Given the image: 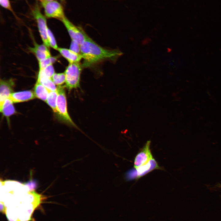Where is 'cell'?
Returning <instances> with one entry per match:
<instances>
[{"instance_id": "obj_1", "label": "cell", "mask_w": 221, "mask_h": 221, "mask_svg": "<svg viewBox=\"0 0 221 221\" xmlns=\"http://www.w3.org/2000/svg\"><path fill=\"white\" fill-rule=\"evenodd\" d=\"M83 68L91 67L105 60H114L123 54L118 49H109L97 44L89 37L80 45Z\"/></svg>"}, {"instance_id": "obj_2", "label": "cell", "mask_w": 221, "mask_h": 221, "mask_svg": "<svg viewBox=\"0 0 221 221\" xmlns=\"http://www.w3.org/2000/svg\"><path fill=\"white\" fill-rule=\"evenodd\" d=\"M57 87V97L56 107L57 114L59 118L64 123L79 129L73 121L68 111L65 86H58Z\"/></svg>"}, {"instance_id": "obj_3", "label": "cell", "mask_w": 221, "mask_h": 221, "mask_svg": "<svg viewBox=\"0 0 221 221\" xmlns=\"http://www.w3.org/2000/svg\"><path fill=\"white\" fill-rule=\"evenodd\" d=\"M83 67L79 62L69 64L64 73L66 87L69 91L80 87V75Z\"/></svg>"}, {"instance_id": "obj_4", "label": "cell", "mask_w": 221, "mask_h": 221, "mask_svg": "<svg viewBox=\"0 0 221 221\" xmlns=\"http://www.w3.org/2000/svg\"><path fill=\"white\" fill-rule=\"evenodd\" d=\"M32 15L37 22L38 30L43 43L49 48L50 46L47 36L48 28L47 26L46 17L41 13L37 4L32 9Z\"/></svg>"}, {"instance_id": "obj_5", "label": "cell", "mask_w": 221, "mask_h": 221, "mask_svg": "<svg viewBox=\"0 0 221 221\" xmlns=\"http://www.w3.org/2000/svg\"><path fill=\"white\" fill-rule=\"evenodd\" d=\"M61 21L66 28L72 40L76 41L80 45L89 37L83 29L75 25L65 17Z\"/></svg>"}, {"instance_id": "obj_6", "label": "cell", "mask_w": 221, "mask_h": 221, "mask_svg": "<svg viewBox=\"0 0 221 221\" xmlns=\"http://www.w3.org/2000/svg\"><path fill=\"white\" fill-rule=\"evenodd\" d=\"M45 15L48 18H54L61 21L65 17L62 6L56 1L49 2L41 1Z\"/></svg>"}, {"instance_id": "obj_7", "label": "cell", "mask_w": 221, "mask_h": 221, "mask_svg": "<svg viewBox=\"0 0 221 221\" xmlns=\"http://www.w3.org/2000/svg\"><path fill=\"white\" fill-rule=\"evenodd\" d=\"M150 141H147L142 149L135 157L134 167L136 169L147 164L153 158L150 149Z\"/></svg>"}, {"instance_id": "obj_8", "label": "cell", "mask_w": 221, "mask_h": 221, "mask_svg": "<svg viewBox=\"0 0 221 221\" xmlns=\"http://www.w3.org/2000/svg\"><path fill=\"white\" fill-rule=\"evenodd\" d=\"M14 80L12 79L8 80L0 79V106L14 92Z\"/></svg>"}, {"instance_id": "obj_9", "label": "cell", "mask_w": 221, "mask_h": 221, "mask_svg": "<svg viewBox=\"0 0 221 221\" xmlns=\"http://www.w3.org/2000/svg\"><path fill=\"white\" fill-rule=\"evenodd\" d=\"M36 98L34 92L31 90L13 92L9 98L13 103H18L33 99Z\"/></svg>"}, {"instance_id": "obj_10", "label": "cell", "mask_w": 221, "mask_h": 221, "mask_svg": "<svg viewBox=\"0 0 221 221\" xmlns=\"http://www.w3.org/2000/svg\"><path fill=\"white\" fill-rule=\"evenodd\" d=\"M161 169L162 168L159 166L155 159L153 158L147 164L136 169V178L142 177L154 170Z\"/></svg>"}, {"instance_id": "obj_11", "label": "cell", "mask_w": 221, "mask_h": 221, "mask_svg": "<svg viewBox=\"0 0 221 221\" xmlns=\"http://www.w3.org/2000/svg\"><path fill=\"white\" fill-rule=\"evenodd\" d=\"M29 49L35 55L38 61L51 56L48 48L44 44L39 45L34 43L33 47H29Z\"/></svg>"}, {"instance_id": "obj_12", "label": "cell", "mask_w": 221, "mask_h": 221, "mask_svg": "<svg viewBox=\"0 0 221 221\" xmlns=\"http://www.w3.org/2000/svg\"><path fill=\"white\" fill-rule=\"evenodd\" d=\"M57 50L69 64L79 62L83 59L81 54L76 53L69 49L59 48Z\"/></svg>"}, {"instance_id": "obj_13", "label": "cell", "mask_w": 221, "mask_h": 221, "mask_svg": "<svg viewBox=\"0 0 221 221\" xmlns=\"http://www.w3.org/2000/svg\"><path fill=\"white\" fill-rule=\"evenodd\" d=\"M50 91L40 82L37 81L34 88L36 98L46 102Z\"/></svg>"}, {"instance_id": "obj_14", "label": "cell", "mask_w": 221, "mask_h": 221, "mask_svg": "<svg viewBox=\"0 0 221 221\" xmlns=\"http://www.w3.org/2000/svg\"><path fill=\"white\" fill-rule=\"evenodd\" d=\"M13 102L9 98L6 99L0 106V111L3 115L8 118L16 112Z\"/></svg>"}, {"instance_id": "obj_15", "label": "cell", "mask_w": 221, "mask_h": 221, "mask_svg": "<svg viewBox=\"0 0 221 221\" xmlns=\"http://www.w3.org/2000/svg\"><path fill=\"white\" fill-rule=\"evenodd\" d=\"M57 92L56 91H50L46 101V103L51 108L54 112L57 114L56 102Z\"/></svg>"}, {"instance_id": "obj_16", "label": "cell", "mask_w": 221, "mask_h": 221, "mask_svg": "<svg viewBox=\"0 0 221 221\" xmlns=\"http://www.w3.org/2000/svg\"><path fill=\"white\" fill-rule=\"evenodd\" d=\"M37 81L40 82L50 91H56L57 87L51 79L41 77L37 78Z\"/></svg>"}, {"instance_id": "obj_17", "label": "cell", "mask_w": 221, "mask_h": 221, "mask_svg": "<svg viewBox=\"0 0 221 221\" xmlns=\"http://www.w3.org/2000/svg\"><path fill=\"white\" fill-rule=\"evenodd\" d=\"M55 73L54 67L51 64L39 71L38 78L45 77L51 79Z\"/></svg>"}, {"instance_id": "obj_18", "label": "cell", "mask_w": 221, "mask_h": 221, "mask_svg": "<svg viewBox=\"0 0 221 221\" xmlns=\"http://www.w3.org/2000/svg\"><path fill=\"white\" fill-rule=\"evenodd\" d=\"M54 83L60 86L65 82V76L64 72L55 73L51 78Z\"/></svg>"}, {"instance_id": "obj_19", "label": "cell", "mask_w": 221, "mask_h": 221, "mask_svg": "<svg viewBox=\"0 0 221 221\" xmlns=\"http://www.w3.org/2000/svg\"><path fill=\"white\" fill-rule=\"evenodd\" d=\"M57 59V57L51 56L39 61V71L43 69L49 65L52 64Z\"/></svg>"}, {"instance_id": "obj_20", "label": "cell", "mask_w": 221, "mask_h": 221, "mask_svg": "<svg viewBox=\"0 0 221 221\" xmlns=\"http://www.w3.org/2000/svg\"><path fill=\"white\" fill-rule=\"evenodd\" d=\"M47 36L50 46L57 50L59 48L55 38L52 32L48 28L47 31Z\"/></svg>"}, {"instance_id": "obj_21", "label": "cell", "mask_w": 221, "mask_h": 221, "mask_svg": "<svg viewBox=\"0 0 221 221\" xmlns=\"http://www.w3.org/2000/svg\"><path fill=\"white\" fill-rule=\"evenodd\" d=\"M69 49L76 53L80 54V45L75 41L72 40Z\"/></svg>"}, {"instance_id": "obj_22", "label": "cell", "mask_w": 221, "mask_h": 221, "mask_svg": "<svg viewBox=\"0 0 221 221\" xmlns=\"http://www.w3.org/2000/svg\"><path fill=\"white\" fill-rule=\"evenodd\" d=\"M0 4L3 7L13 12L9 0H0Z\"/></svg>"}, {"instance_id": "obj_23", "label": "cell", "mask_w": 221, "mask_h": 221, "mask_svg": "<svg viewBox=\"0 0 221 221\" xmlns=\"http://www.w3.org/2000/svg\"><path fill=\"white\" fill-rule=\"evenodd\" d=\"M54 1V0H43L42 1H41L47 2H50V1Z\"/></svg>"}, {"instance_id": "obj_24", "label": "cell", "mask_w": 221, "mask_h": 221, "mask_svg": "<svg viewBox=\"0 0 221 221\" xmlns=\"http://www.w3.org/2000/svg\"><path fill=\"white\" fill-rule=\"evenodd\" d=\"M61 0V1H64V0Z\"/></svg>"}, {"instance_id": "obj_25", "label": "cell", "mask_w": 221, "mask_h": 221, "mask_svg": "<svg viewBox=\"0 0 221 221\" xmlns=\"http://www.w3.org/2000/svg\"><path fill=\"white\" fill-rule=\"evenodd\" d=\"M41 0V1H42V0Z\"/></svg>"}]
</instances>
